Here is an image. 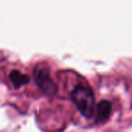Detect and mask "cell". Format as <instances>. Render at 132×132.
I'll return each instance as SVG.
<instances>
[{
	"instance_id": "cell-1",
	"label": "cell",
	"mask_w": 132,
	"mask_h": 132,
	"mask_svg": "<svg viewBox=\"0 0 132 132\" xmlns=\"http://www.w3.org/2000/svg\"><path fill=\"white\" fill-rule=\"evenodd\" d=\"M72 101L78 110L87 119H90L95 111V99L92 90L89 87L79 85L72 92Z\"/></svg>"
},
{
	"instance_id": "cell-2",
	"label": "cell",
	"mask_w": 132,
	"mask_h": 132,
	"mask_svg": "<svg viewBox=\"0 0 132 132\" xmlns=\"http://www.w3.org/2000/svg\"><path fill=\"white\" fill-rule=\"evenodd\" d=\"M35 82L46 95H54L57 92V86L50 75V70L44 63H38L34 70Z\"/></svg>"
},
{
	"instance_id": "cell-3",
	"label": "cell",
	"mask_w": 132,
	"mask_h": 132,
	"mask_svg": "<svg viewBox=\"0 0 132 132\" xmlns=\"http://www.w3.org/2000/svg\"><path fill=\"white\" fill-rule=\"evenodd\" d=\"M111 110L112 104L110 101L103 100L101 102H99L96 108V115H97L96 121L99 123H103L107 121L111 114Z\"/></svg>"
},
{
	"instance_id": "cell-4",
	"label": "cell",
	"mask_w": 132,
	"mask_h": 132,
	"mask_svg": "<svg viewBox=\"0 0 132 132\" xmlns=\"http://www.w3.org/2000/svg\"><path fill=\"white\" fill-rule=\"evenodd\" d=\"M9 79L15 88H20L29 82V77L26 74L19 72L18 70L12 71L9 74Z\"/></svg>"
}]
</instances>
